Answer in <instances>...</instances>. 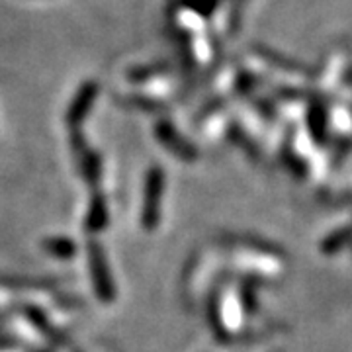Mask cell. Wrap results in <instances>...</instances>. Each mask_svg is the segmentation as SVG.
<instances>
[{"label": "cell", "instance_id": "1", "mask_svg": "<svg viewBox=\"0 0 352 352\" xmlns=\"http://www.w3.org/2000/svg\"><path fill=\"white\" fill-rule=\"evenodd\" d=\"M96 96H98V85L92 82V80H88V82H85L82 87L78 88L76 96L71 102V106H69L67 118H65L69 127L76 129V127L80 126V122L87 118L88 110H90L92 102L96 100Z\"/></svg>", "mask_w": 352, "mask_h": 352}, {"label": "cell", "instance_id": "2", "mask_svg": "<svg viewBox=\"0 0 352 352\" xmlns=\"http://www.w3.org/2000/svg\"><path fill=\"white\" fill-rule=\"evenodd\" d=\"M90 266H92V276L96 282V289L102 300H112V288H110V278L104 266V258L98 247H90Z\"/></svg>", "mask_w": 352, "mask_h": 352}, {"label": "cell", "instance_id": "4", "mask_svg": "<svg viewBox=\"0 0 352 352\" xmlns=\"http://www.w3.org/2000/svg\"><path fill=\"white\" fill-rule=\"evenodd\" d=\"M43 249L59 258H69L73 252H75V247L73 243L67 239H47L43 241Z\"/></svg>", "mask_w": 352, "mask_h": 352}, {"label": "cell", "instance_id": "3", "mask_svg": "<svg viewBox=\"0 0 352 352\" xmlns=\"http://www.w3.org/2000/svg\"><path fill=\"white\" fill-rule=\"evenodd\" d=\"M24 314L25 317H28V321H30V323H34V325H36V327H38L45 337H50L51 340H59L57 333H55L53 327H51V323L45 319V315L41 314L38 307H34V305H24Z\"/></svg>", "mask_w": 352, "mask_h": 352}]
</instances>
